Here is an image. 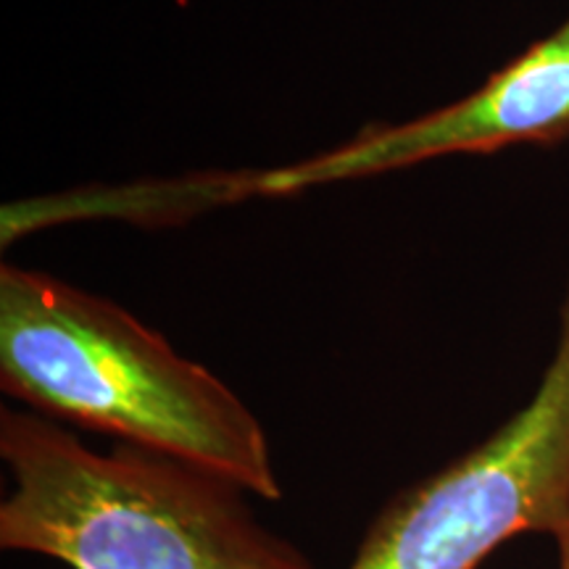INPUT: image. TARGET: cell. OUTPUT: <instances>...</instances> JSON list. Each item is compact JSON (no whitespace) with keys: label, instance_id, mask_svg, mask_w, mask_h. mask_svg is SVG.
I'll use <instances>...</instances> for the list:
<instances>
[{"label":"cell","instance_id":"obj_3","mask_svg":"<svg viewBox=\"0 0 569 569\" xmlns=\"http://www.w3.org/2000/svg\"><path fill=\"white\" fill-rule=\"evenodd\" d=\"M569 522V282L536 393L496 432L398 490L346 569H478L519 536Z\"/></svg>","mask_w":569,"mask_h":569},{"label":"cell","instance_id":"obj_1","mask_svg":"<svg viewBox=\"0 0 569 569\" xmlns=\"http://www.w3.org/2000/svg\"><path fill=\"white\" fill-rule=\"evenodd\" d=\"M0 388L34 415L282 498L264 425L222 377L56 274L0 267Z\"/></svg>","mask_w":569,"mask_h":569},{"label":"cell","instance_id":"obj_5","mask_svg":"<svg viewBox=\"0 0 569 569\" xmlns=\"http://www.w3.org/2000/svg\"><path fill=\"white\" fill-rule=\"evenodd\" d=\"M557 543V569H569V522L553 536Z\"/></svg>","mask_w":569,"mask_h":569},{"label":"cell","instance_id":"obj_2","mask_svg":"<svg viewBox=\"0 0 569 569\" xmlns=\"http://www.w3.org/2000/svg\"><path fill=\"white\" fill-rule=\"evenodd\" d=\"M0 549L69 569H317L238 482L127 443L96 451L30 409H0Z\"/></svg>","mask_w":569,"mask_h":569},{"label":"cell","instance_id":"obj_4","mask_svg":"<svg viewBox=\"0 0 569 569\" xmlns=\"http://www.w3.org/2000/svg\"><path fill=\"white\" fill-rule=\"evenodd\" d=\"M569 138V19L480 84L440 109L398 124H369L330 151L267 172H248V196L365 180L446 156H486Z\"/></svg>","mask_w":569,"mask_h":569}]
</instances>
